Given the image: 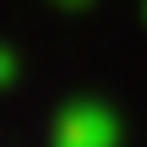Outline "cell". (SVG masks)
<instances>
[{"mask_svg":"<svg viewBox=\"0 0 147 147\" xmlns=\"http://www.w3.org/2000/svg\"><path fill=\"white\" fill-rule=\"evenodd\" d=\"M109 142H115V125L104 109H76L60 125V147H109Z\"/></svg>","mask_w":147,"mask_h":147,"instance_id":"1","label":"cell"}]
</instances>
